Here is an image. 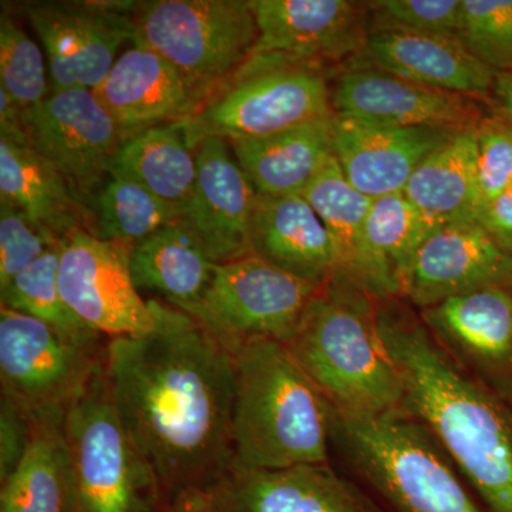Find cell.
Returning a JSON list of instances; mask_svg holds the SVG:
<instances>
[{"instance_id":"cell-1","label":"cell","mask_w":512,"mask_h":512,"mask_svg":"<svg viewBox=\"0 0 512 512\" xmlns=\"http://www.w3.org/2000/svg\"><path fill=\"white\" fill-rule=\"evenodd\" d=\"M156 328L107 340L117 412L171 510L234 466L237 373L232 350L191 315L151 299Z\"/></svg>"},{"instance_id":"cell-2","label":"cell","mask_w":512,"mask_h":512,"mask_svg":"<svg viewBox=\"0 0 512 512\" xmlns=\"http://www.w3.org/2000/svg\"><path fill=\"white\" fill-rule=\"evenodd\" d=\"M403 410L436 439L491 512H512V404L471 375L403 299L377 302Z\"/></svg>"},{"instance_id":"cell-3","label":"cell","mask_w":512,"mask_h":512,"mask_svg":"<svg viewBox=\"0 0 512 512\" xmlns=\"http://www.w3.org/2000/svg\"><path fill=\"white\" fill-rule=\"evenodd\" d=\"M229 348L237 373L234 466L272 470L329 463L332 407L288 346L249 339Z\"/></svg>"},{"instance_id":"cell-4","label":"cell","mask_w":512,"mask_h":512,"mask_svg":"<svg viewBox=\"0 0 512 512\" xmlns=\"http://www.w3.org/2000/svg\"><path fill=\"white\" fill-rule=\"evenodd\" d=\"M285 345L335 412H402V379L377 326V301L359 286L330 279Z\"/></svg>"},{"instance_id":"cell-5","label":"cell","mask_w":512,"mask_h":512,"mask_svg":"<svg viewBox=\"0 0 512 512\" xmlns=\"http://www.w3.org/2000/svg\"><path fill=\"white\" fill-rule=\"evenodd\" d=\"M332 446L394 512H484L430 431L404 410L357 417L332 409Z\"/></svg>"},{"instance_id":"cell-6","label":"cell","mask_w":512,"mask_h":512,"mask_svg":"<svg viewBox=\"0 0 512 512\" xmlns=\"http://www.w3.org/2000/svg\"><path fill=\"white\" fill-rule=\"evenodd\" d=\"M63 437L70 512L163 510L153 474L117 412L103 359L64 413Z\"/></svg>"},{"instance_id":"cell-7","label":"cell","mask_w":512,"mask_h":512,"mask_svg":"<svg viewBox=\"0 0 512 512\" xmlns=\"http://www.w3.org/2000/svg\"><path fill=\"white\" fill-rule=\"evenodd\" d=\"M332 82L325 66L278 55H252L185 120L191 143L274 136L332 117Z\"/></svg>"},{"instance_id":"cell-8","label":"cell","mask_w":512,"mask_h":512,"mask_svg":"<svg viewBox=\"0 0 512 512\" xmlns=\"http://www.w3.org/2000/svg\"><path fill=\"white\" fill-rule=\"evenodd\" d=\"M256 40L249 0H156L134 12V45L173 64L205 101L247 62Z\"/></svg>"},{"instance_id":"cell-9","label":"cell","mask_w":512,"mask_h":512,"mask_svg":"<svg viewBox=\"0 0 512 512\" xmlns=\"http://www.w3.org/2000/svg\"><path fill=\"white\" fill-rule=\"evenodd\" d=\"M322 288L251 254L215 266L210 286L188 315L228 346L249 339L286 343Z\"/></svg>"},{"instance_id":"cell-10","label":"cell","mask_w":512,"mask_h":512,"mask_svg":"<svg viewBox=\"0 0 512 512\" xmlns=\"http://www.w3.org/2000/svg\"><path fill=\"white\" fill-rule=\"evenodd\" d=\"M23 124L30 146L62 175L90 214L126 141L109 111L93 90H62L23 110Z\"/></svg>"},{"instance_id":"cell-11","label":"cell","mask_w":512,"mask_h":512,"mask_svg":"<svg viewBox=\"0 0 512 512\" xmlns=\"http://www.w3.org/2000/svg\"><path fill=\"white\" fill-rule=\"evenodd\" d=\"M104 349H84L40 320L0 308L2 393L32 416L66 413L99 369Z\"/></svg>"},{"instance_id":"cell-12","label":"cell","mask_w":512,"mask_h":512,"mask_svg":"<svg viewBox=\"0 0 512 512\" xmlns=\"http://www.w3.org/2000/svg\"><path fill=\"white\" fill-rule=\"evenodd\" d=\"M133 2H35L26 15L49 69L50 92L94 90L110 73L120 47L134 37Z\"/></svg>"},{"instance_id":"cell-13","label":"cell","mask_w":512,"mask_h":512,"mask_svg":"<svg viewBox=\"0 0 512 512\" xmlns=\"http://www.w3.org/2000/svg\"><path fill=\"white\" fill-rule=\"evenodd\" d=\"M59 286L64 301L103 338L143 336L156 328L130 272V248L79 229L62 239Z\"/></svg>"},{"instance_id":"cell-14","label":"cell","mask_w":512,"mask_h":512,"mask_svg":"<svg viewBox=\"0 0 512 512\" xmlns=\"http://www.w3.org/2000/svg\"><path fill=\"white\" fill-rule=\"evenodd\" d=\"M167 512H375L329 463L239 468Z\"/></svg>"},{"instance_id":"cell-15","label":"cell","mask_w":512,"mask_h":512,"mask_svg":"<svg viewBox=\"0 0 512 512\" xmlns=\"http://www.w3.org/2000/svg\"><path fill=\"white\" fill-rule=\"evenodd\" d=\"M333 113L409 128L463 131L477 126L488 106L362 64H343L332 80Z\"/></svg>"},{"instance_id":"cell-16","label":"cell","mask_w":512,"mask_h":512,"mask_svg":"<svg viewBox=\"0 0 512 512\" xmlns=\"http://www.w3.org/2000/svg\"><path fill=\"white\" fill-rule=\"evenodd\" d=\"M258 40L252 55L348 64L369 33L367 3L349 0H249ZM251 55V56H252Z\"/></svg>"},{"instance_id":"cell-17","label":"cell","mask_w":512,"mask_h":512,"mask_svg":"<svg viewBox=\"0 0 512 512\" xmlns=\"http://www.w3.org/2000/svg\"><path fill=\"white\" fill-rule=\"evenodd\" d=\"M195 154L197 178L180 221L215 264L251 255L249 234L258 191L224 138H201Z\"/></svg>"},{"instance_id":"cell-18","label":"cell","mask_w":512,"mask_h":512,"mask_svg":"<svg viewBox=\"0 0 512 512\" xmlns=\"http://www.w3.org/2000/svg\"><path fill=\"white\" fill-rule=\"evenodd\" d=\"M437 342L512 404V291L487 286L419 311Z\"/></svg>"},{"instance_id":"cell-19","label":"cell","mask_w":512,"mask_h":512,"mask_svg":"<svg viewBox=\"0 0 512 512\" xmlns=\"http://www.w3.org/2000/svg\"><path fill=\"white\" fill-rule=\"evenodd\" d=\"M511 284L512 256L480 222H447L431 232L414 256L403 301L423 311L454 296Z\"/></svg>"},{"instance_id":"cell-20","label":"cell","mask_w":512,"mask_h":512,"mask_svg":"<svg viewBox=\"0 0 512 512\" xmlns=\"http://www.w3.org/2000/svg\"><path fill=\"white\" fill-rule=\"evenodd\" d=\"M332 126L333 154L340 170L372 200L403 192L419 165L454 134L382 126L339 114H333Z\"/></svg>"},{"instance_id":"cell-21","label":"cell","mask_w":512,"mask_h":512,"mask_svg":"<svg viewBox=\"0 0 512 512\" xmlns=\"http://www.w3.org/2000/svg\"><path fill=\"white\" fill-rule=\"evenodd\" d=\"M93 93L126 140L158 124L190 120L205 101L173 64L137 45L119 56Z\"/></svg>"},{"instance_id":"cell-22","label":"cell","mask_w":512,"mask_h":512,"mask_svg":"<svg viewBox=\"0 0 512 512\" xmlns=\"http://www.w3.org/2000/svg\"><path fill=\"white\" fill-rule=\"evenodd\" d=\"M349 63L461 94L490 109L495 72L471 55L456 37L369 30L362 50Z\"/></svg>"},{"instance_id":"cell-23","label":"cell","mask_w":512,"mask_h":512,"mask_svg":"<svg viewBox=\"0 0 512 512\" xmlns=\"http://www.w3.org/2000/svg\"><path fill=\"white\" fill-rule=\"evenodd\" d=\"M249 241L252 254L309 284L325 286L338 274L332 239L302 194H258Z\"/></svg>"},{"instance_id":"cell-24","label":"cell","mask_w":512,"mask_h":512,"mask_svg":"<svg viewBox=\"0 0 512 512\" xmlns=\"http://www.w3.org/2000/svg\"><path fill=\"white\" fill-rule=\"evenodd\" d=\"M332 119L312 121L274 136L228 143L258 194H302L335 157Z\"/></svg>"},{"instance_id":"cell-25","label":"cell","mask_w":512,"mask_h":512,"mask_svg":"<svg viewBox=\"0 0 512 512\" xmlns=\"http://www.w3.org/2000/svg\"><path fill=\"white\" fill-rule=\"evenodd\" d=\"M440 225L404 192L373 200L366 222L363 291L377 302L403 299L414 256Z\"/></svg>"},{"instance_id":"cell-26","label":"cell","mask_w":512,"mask_h":512,"mask_svg":"<svg viewBox=\"0 0 512 512\" xmlns=\"http://www.w3.org/2000/svg\"><path fill=\"white\" fill-rule=\"evenodd\" d=\"M0 204L25 212L59 239L92 225L69 184L28 141L0 138Z\"/></svg>"},{"instance_id":"cell-27","label":"cell","mask_w":512,"mask_h":512,"mask_svg":"<svg viewBox=\"0 0 512 512\" xmlns=\"http://www.w3.org/2000/svg\"><path fill=\"white\" fill-rule=\"evenodd\" d=\"M217 265L180 220L130 249L131 278L138 291L160 293L185 313L200 303Z\"/></svg>"},{"instance_id":"cell-28","label":"cell","mask_w":512,"mask_h":512,"mask_svg":"<svg viewBox=\"0 0 512 512\" xmlns=\"http://www.w3.org/2000/svg\"><path fill=\"white\" fill-rule=\"evenodd\" d=\"M474 128L448 138L419 165L404 188L406 197L439 224L477 221L481 202Z\"/></svg>"},{"instance_id":"cell-29","label":"cell","mask_w":512,"mask_h":512,"mask_svg":"<svg viewBox=\"0 0 512 512\" xmlns=\"http://www.w3.org/2000/svg\"><path fill=\"white\" fill-rule=\"evenodd\" d=\"M111 170L183 211L197 178V154L187 124H158L127 138Z\"/></svg>"},{"instance_id":"cell-30","label":"cell","mask_w":512,"mask_h":512,"mask_svg":"<svg viewBox=\"0 0 512 512\" xmlns=\"http://www.w3.org/2000/svg\"><path fill=\"white\" fill-rule=\"evenodd\" d=\"M64 414L33 416L25 457L0 490V512H70Z\"/></svg>"},{"instance_id":"cell-31","label":"cell","mask_w":512,"mask_h":512,"mask_svg":"<svg viewBox=\"0 0 512 512\" xmlns=\"http://www.w3.org/2000/svg\"><path fill=\"white\" fill-rule=\"evenodd\" d=\"M302 195L332 239L339 259V271L335 276L362 288L366 222L372 198L349 183L335 157L313 178Z\"/></svg>"},{"instance_id":"cell-32","label":"cell","mask_w":512,"mask_h":512,"mask_svg":"<svg viewBox=\"0 0 512 512\" xmlns=\"http://www.w3.org/2000/svg\"><path fill=\"white\" fill-rule=\"evenodd\" d=\"M181 208L161 200L127 175L110 171L90 207V234L127 248L180 220Z\"/></svg>"},{"instance_id":"cell-33","label":"cell","mask_w":512,"mask_h":512,"mask_svg":"<svg viewBox=\"0 0 512 512\" xmlns=\"http://www.w3.org/2000/svg\"><path fill=\"white\" fill-rule=\"evenodd\" d=\"M59 259L57 247L16 276L0 291L2 306L40 320L74 345L101 352L107 343H101L103 336L86 325L64 301L59 286Z\"/></svg>"},{"instance_id":"cell-34","label":"cell","mask_w":512,"mask_h":512,"mask_svg":"<svg viewBox=\"0 0 512 512\" xmlns=\"http://www.w3.org/2000/svg\"><path fill=\"white\" fill-rule=\"evenodd\" d=\"M49 69L42 50L12 16H0V87L23 110L36 106L50 93Z\"/></svg>"},{"instance_id":"cell-35","label":"cell","mask_w":512,"mask_h":512,"mask_svg":"<svg viewBox=\"0 0 512 512\" xmlns=\"http://www.w3.org/2000/svg\"><path fill=\"white\" fill-rule=\"evenodd\" d=\"M458 40L493 72L512 70V0H461Z\"/></svg>"},{"instance_id":"cell-36","label":"cell","mask_w":512,"mask_h":512,"mask_svg":"<svg viewBox=\"0 0 512 512\" xmlns=\"http://www.w3.org/2000/svg\"><path fill=\"white\" fill-rule=\"evenodd\" d=\"M369 30H400L456 37L461 0H377L367 2Z\"/></svg>"},{"instance_id":"cell-37","label":"cell","mask_w":512,"mask_h":512,"mask_svg":"<svg viewBox=\"0 0 512 512\" xmlns=\"http://www.w3.org/2000/svg\"><path fill=\"white\" fill-rule=\"evenodd\" d=\"M62 244L49 228L12 205L0 204V291Z\"/></svg>"},{"instance_id":"cell-38","label":"cell","mask_w":512,"mask_h":512,"mask_svg":"<svg viewBox=\"0 0 512 512\" xmlns=\"http://www.w3.org/2000/svg\"><path fill=\"white\" fill-rule=\"evenodd\" d=\"M474 131L478 192L483 208L512 190V127L500 114L488 109Z\"/></svg>"},{"instance_id":"cell-39","label":"cell","mask_w":512,"mask_h":512,"mask_svg":"<svg viewBox=\"0 0 512 512\" xmlns=\"http://www.w3.org/2000/svg\"><path fill=\"white\" fill-rule=\"evenodd\" d=\"M33 416L15 399L0 396V483L18 468L30 446Z\"/></svg>"},{"instance_id":"cell-40","label":"cell","mask_w":512,"mask_h":512,"mask_svg":"<svg viewBox=\"0 0 512 512\" xmlns=\"http://www.w3.org/2000/svg\"><path fill=\"white\" fill-rule=\"evenodd\" d=\"M477 221L512 256V190L481 208Z\"/></svg>"},{"instance_id":"cell-41","label":"cell","mask_w":512,"mask_h":512,"mask_svg":"<svg viewBox=\"0 0 512 512\" xmlns=\"http://www.w3.org/2000/svg\"><path fill=\"white\" fill-rule=\"evenodd\" d=\"M490 109L512 127V70L495 73Z\"/></svg>"},{"instance_id":"cell-42","label":"cell","mask_w":512,"mask_h":512,"mask_svg":"<svg viewBox=\"0 0 512 512\" xmlns=\"http://www.w3.org/2000/svg\"><path fill=\"white\" fill-rule=\"evenodd\" d=\"M508 288H510V289H511V291H512V284H511L510 286H508Z\"/></svg>"},{"instance_id":"cell-43","label":"cell","mask_w":512,"mask_h":512,"mask_svg":"<svg viewBox=\"0 0 512 512\" xmlns=\"http://www.w3.org/2000/svg\"><path fill=\"white\" fill-rule=\"evenodd\" d=\"M160 512H167V511L161 510Z\"/></svg>"}]
</instances>
